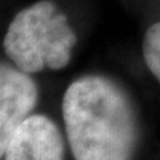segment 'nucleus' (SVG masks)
Masks as SVG:
<instances>
[{
  "instance_id": "nucleus-5",
  "label": "nucleus",
  "mask_w": 160,
  "mask_h": 160,
  "mask_svg": "<svg viewBox=\"0 0 160 160\" xmlns=\"http://www.w3.org/2000/svg\"><path fill=\"white\" fill-rule=\"evenodd\" d=\"M142 57L147 68L160 83V21L145 31L142 42Z\"/></svg>"
},
{
  "instance_id": "nucleus-1",
  "label": "nucleus",
  "mask_w": 160,
  "mask_h": 160,
  "mask_svg": "<svg viewBox=\"0 0 160 160\" xmlns=\"http://www.w3.org/2000/svg\"><path fill=\"white\" fill-rule=\"evenodd\" d=\"M65 137L74 160H133L139 123L128 92L105 76L74 80L62 97Z\"/></svg>"
},
{
  "instance_id": "nucleus-3",
  "label": "nucleus",
  "mask_w": 160,
  "mask_h": 160,
  "mask_svg": "<svg viewBox=\"0 0 160 160\" xmlns=\"http://www.w3.org/2000/svg\"><path fill=\"white\" fill-rule=\"evenodd\" d=\"M39 101L36 82L18 67H0V154L12 135L33 114Z\"/></svg>"
},
{
  "instance_id": "nucleus-2",
  "label": "nucleus",
  "mask_w": 160,
  "mask_h": 160,
  "mask_svg": "<svg viewBox=\"0 0 160 160\" xmlns=\"http://www.w3.org/2000/svg\"><path fill=\"white\" fill-rule=\"evenodd\" d=\"M77 36L67 17L51 0H40L19 11L9 24L3 49L15 67L28 74L61 70L71 59Z\"/></svg>"
},
{
  "instance_id": "nucleus-4",
  "label": "nucleus",
  "mask_w": 160,
  "mask_h": 160,
  "mask_svg": "<svg viewBox=\"0 0 160 160\" xmlns=\"http://www.w3.org/2000/svg\"><path fill=\"white\" fill-rule=\"evenodd\" d=\"M3 160H65V144L49 117L31 114L6 145Z\"/></svg>"
}]
</instances>
